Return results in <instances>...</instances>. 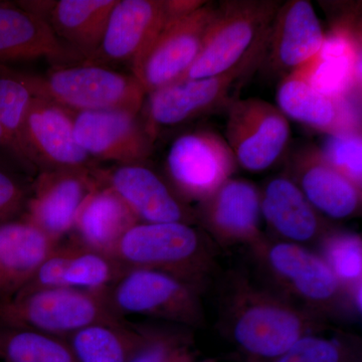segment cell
I'll list each match as a JSON object with an SVG mask.
<instances>
[{
  "label": "cell",
  "instance_id": "cell-17",
  "mask_svg": "<svg viewBox=\"0 0 362 362\" xmlns=\"http://www.w3.org/2000/svg\"><path fill=\"white\" fill-rule=\"evenodd\" d=\"M126 272L110 255L73 239L61 240L20 293L49 288L108 291Z\"/></svg>",
  "mask_w": 362,
  "mask_h": 362
},
{
  "label": "cell",
  "instance_id": "cell-33",
  "mask_svg": "<svg viewBox=\"0 0 362 362\" xmlns=\"http://www.w3.org/2000/svg\"><path fill=\"white\" fill-rule=\"evenodd\" d=\"M354 358L346 340L315 333L300 338L284 354L267 362H352Z\"/></svg>",
  "mask_w": 362,
  "mask_h": 362
},
{
  "label": "cell",
  "instance_id": "cell-8",
  "mask_svg": "<svg viewBox=\"0 0 362 362\" xmlns=\"http://www.w3.org/2000/svg\"><path fill=\"white\" fill-rule=\"evenodd\" d=\"M202 289L162 272L128 270L108 290L112 307L119 316L143 315L163 319L185 327L204 322Z\"/></svg>",
  "mask_w": 362,
  "mask_h": 362
},
{
  "label": "cell",
  "instance_id": "cell-25",
  "mask_svg": "<svg viewBox=\"0 0 362 362\" xmlns=\"http://www.w3.org/2000/svg\"><path fill=\"white\" fill-rule=\"evenodd\" d=\"M138 223L119 195L101 185L81 206L71 230V239L111 256L124 233Z\"/></svg>",
  "mask_w": 362,
  "mask_h": 362
},
{
  "label": "cell",
  "instance_id": "cell-27",
  "mask_svg": "<svg viewBox=\"0 0 362 362\" xmlns=\"http://www.w3.org/2000/svg\"><path fill=\"white\" fill-rule=\"evenodd\" d=\"M145 328L127 323L95 324L71 335V351L81 362H126L146 342Z\"/></svg>",
  "mask_w": 362,
  "mask_h": 362
},
{
  "label": "cell",
  "instance_id": "cell-35",
  "mask_svg": "<svg viewBox=\"0 0 362 362\" xmlns=\"http://www.w3.org/2000/svg\"><path fill=\"white\" fill-rule=\"evenodd\" d=\"M146 342L129 362H194L189 349L164 333L147 331Z\"/></svg>",
  "mask_w": 362,
  "mask_h": 362
},
{
  "label": "cell",
  "instance_id": "cell-11",
  "mask_svg": "<svg viewBox=\"0 0 362 362\" xmlns=\"http://www.w3.org/2000/svg\"><path fill=\"white\" fill-rule=\"evenodd\" d=\"M290 138L289 120L275 105L249 98L228 106L225 139L238 166L245 170L271 168L285 153Z\"/></svg>",
  "mask_w": 362,
  "mask_h": 362
},
{
  "label": "cell",
  "instance_id": "cell-12",
  "mask_svg": "<svg viewBox=\"0 0 362 362\" xmlns=\"http://www.w3.org/2000/svg\"><path fill=\"white\" fill-rule=\"evenodd\" d=\"M76 141L92 160L144 164L156 137L140 113L123 110L73 112Z\"/></svg>",
  "mask_w": 362,
  "mask_h": 362
},
{
  "label": "cell",
  "instance_id": "cell-29",
  "mask_svg": "<svg viewBox=\"0 0 362 362\" xmlns=\"http://www.w3.org/2000/svg\"><path fill=\"white\" fill-rule=\"evenodd\" d=\"M361 54L326 57L317 54L295 70L321 94L334 100L361 95Z\"/></svg>",
  "mask_w": 362,
  "mask_h": 362
},
{
  "label": "cell",
  "instance_id": "cell-3",
  "mask_svg": "<svg viewBox=\"0 0 362 362\" xmlns=\"http://www.w3.org/2000/svg\"><path fill=\"white\" fill-rule=\"evenodd\" d=\"M275 290L323 320L354 313L349 294L318 252L293 243L266 239L252 247Z\"/></svg>",
  "mask_w": 362,
  "mask_h": 362
},
{
  "label": "cell",
  "instance_id": "cell-31",
  "mask_svg": "<svg viewBox=\"0 0 362 362\" xmlns=\"http://www.w3.org/2000/svg\"><path fill=\"white\" fill-rule=\"evenodd\" d=\"M33 97L16 69L0 65V125L23 156V126Z\"/></svg>",
  "mask_w": 362,
  "mask_h": 362
},
{
  "label": "cell",
  "instance_id": "cell-4",
  "mask_svg": "<svg viewBox=\"0 0 362 362\" xmlns=\"http://www.w3.org/2000/svg\"><path fill=\"white\" fill-rule=\"evenodd\" d=\"M16 73L33 96L71 112L123 110L139 114L147 97L133 74L96 64L52 66L44 75Z\"/></svg>",
  "mask_w": 362,
  "mask_h": 362
},
{
  "label": "cell",
  "instance_id": "cell-32",
  "mask_svg": "<svg viewBox=\"0 0 362 362\" xmlns=\"http://www.w3.org/2000/svg\"><path fill=\"white\" fill-rule=\"evenodd\" d=\"M319 151L331 166L362 188L361 130L325 134Z\"/></svg>",
  "mask_w": 362,
  "mask_h": 362
},
{
  "label": "cell",
  "instance_id": "cell-36",
  "mask_svg": "<svg viewBox=\"0 0 362 362\" xmlns=\"http://www.w3.org/2000/svg\"><path fill=\"white\" fill-rule=\"evenodd\" d=\"M0 169L26 176L28 178L35 177L37 171L25 157L21 156L16 145L9 139L6 131L0 125Z\"/></svg>",
  "mask_w": 362,
  "mask_h": 362
},
{
  "label": "cell",
  "instance_id": "cell-18",
  "mask_svg": "<svg viewBox=\"0 0 362 362\" xmlns=\"http://www.w3.org/2000/svg\"><path fill=\"white\" fill-rule=\"evenodd\" d=\"M168 18L165 0H117L99 47L86 64L132 66Z\"/></svg>",
  "mask_w": 362,
  "mask_h": 362
},
{
  "label": "cell",
  "instance_id": "cell-26",
  "mask_svg": "<svg viewBox=\"0 0 362 362\" xmlns=\"http://www.w3.org/2000/svg\"><path fill=\"white\" fill-rule=\"evenodd\" d=\"M117 0L54 1L47 23L61 42L86 63L96 52Z\"/></svg>",
  "mask_w": 362,
  "mask_h": 362
},
{
  "label": "cell",
  "instance_id": "cell-28",
  "mask_svg": "<svg viewBox=\"0 0 362 362\" xmlns=\"http://www.w3.org/2000/svg\"><path fill=\"white\" fill-rule=\"evenodd\" d=\"M322 257L349 294L357 314L361 313L362 240L359 233L330 228L317 243Z\"/></svg>",
  "mask_w": 362,
  "mask_h": 362
},
{
  "label": "cell",
  "instance_id": "cell-15",
  "mask_svg": "<svg viewBox=\"0 0 362 362\" xmlns=\"http://www.w3.org/2000/svg\"><path fill=\"white\" fill-rule=\"evenodd\" d=\"M194 209L197 223L220 247L252 249L266 239L261 230V190L251 181L230 178Z\"/></svg>",
  "mask_w": 362,
  "mask_h": 362
},
{
  "label": "cell",
  "instance_id": "cell-7",
  "mask_svg": "<svg viewBox=\"0 0 362 362\" xmlns=\"http://www.w3.org/2000/svg\"><path fill=\"white\" fill-rule=\"evenodd\" d=\"M280 6L275 0L221 2L207 28L199 56L180 81L214 77L238 65L268 37Z\"/></svg>",
  "mask_w": 362,
  "mask_h": 362
},
{
  "label": "cell",
  "instance_id": "cell-24",
  "mask_svg": "<svg viewBox=\"0 0 362 362\" xmlns=\"http://www.w3.org/2000/svg\"><path fill=\"white\" fill-rule=\"evenodd\" d=\"M59 243L23 216L0 225V303L30 283Z\"/></svg>",
  "mask_w": 362,
  "mask_h": 362
},
{
  "label": "cell",
  "instance_id": "cell-23",
  "mask_svg": "<svg viewBox=\"0 0 362 362\" xmlns=\"http://www.w3.org/2000/svg\"><path fill=\"white\" fill-rule=\"evenodd\" d=\"M261 213L280 240L301 246L318 243L331 228L287 175L272 178L261 190Z\"/></svg>",
  "mask_w": 362,
  "mask_h": 362
},
{
  "label": "cell",
  "instance_id": "cell-19",
  "mask_svg": "<svg viewBox=\"0 0 362 362\" xmlns=\"http://www.w3.org/2000/svg\"><path fill=\"white\" fill-rule=\"evenodd\" d=\"M324 37L311 2L291 0L281 4L272 23L262 66L285 77L318 54Z\"/></svg>",
  "mask_w": 362,
  "mask_h": 362
},
{
  "label": "cell",
  "instance_id": "cell-2",
  "mask_svg": "<svg viewBox=\"0 0 362 362\" xmlns=\"http://www.w3.org/2000/svg\"><path fill=\"white\" fill-rule=\"evenodd\" d=\"M111 256L126 269L162 272L204 289L216 268L213 240L194 225L138 223L117 243Z\"/></svg>",
  "mask_w": 362,
  "mask_h": 362
},
{
  "label": "cell",
  "instance_id": "cell-34",
  "mask_svg": "<svg viewBox=\"0 0 362 362\" xmlns=\"http://www.w3.org/2000/svg\"><path fill=\"white\" fill-rule=\"evenodd\" d=\"M32 178L0 169V225L23 216Z\"/></svg>",
  "mask_w": 362,
  "mask_h": 362
},
{
  "label": "cell",
  "instance_id": "cell-13",
  "mask_svg": "<svg viewBox=\"0 0 362 362\" xmlns=\"http://www.w3.org/2000/svg\"><path fill=\"white\" fill-rule=\"evenodd\" d=\"M95 168L42 171L33 180L23 216L61 242L71 233L86 199L102 185Z\"/></svg>",
  "mask_w": 362,
  "mask_h": 362
},
{
  "label": "cell",
  "instance_id": "cell-14",
  "mask_svg": "<svg viewBox=\"0 0 362 362\" xmlns=\"http://www.w3.org/2000/svg\"><path fill=\"white\" fill-rule=\"evenodd\" d=\"M21 151L37 173L98 166L76 141L73 112L39 97L26 113Z\"/></svg>",
  "mask_w": 362,
  "mask_h": 362
},
{
  "label": "cell",
  "instance_id": "cell-16",
  "mask_svg": "<svg viewBox=\"0 0 362 362\" xmlns=\"http://www.w3.org/2000/svg\"><path fill=\"white\" fill-rule=\"evenodd\" d=\"M102 185L111 188L139 223H197L194 207L181 201L168 182L144 164L98 168Z\"/></svg>",
  "mask_w": 362,
  "mask_h": 362
},
{
  "label": "cell",
  "instance_id": "cell-9",
  "mask_svg": "<svg viewBox=\"0 0 362 362\" xmlns=\"http://www.w3.org/2000/svg\"><path fill=\"white\" fill-rule=\"evenodd\" d=\"M237 166L225 137L209 130L180 135L166 157L168 185L187 204L211 197L233 177Z\"/></svg>",
  "mask_w": 362,
  "mask_h": 362
},
{
  "label": "cell",
  "instance_id": "cell-20",
  "mask_svg": "<svg viewBox=\"0 0 362 362\" xmlns=\"http://www.w3.org/2000/svg\"><path fill=\"white\" fill-rule=\"evenodd\" d=\"M287 175L323 218L346 220L361 213L362 188L331 166L317 147L297 151Z\"/></svg>",
  "mask_w": 362,
  "mask_h": 362
},
{
  "label": "cell",
  "instance_id": "cell-21",
  "mask_svg": "<svg viewBox=\"0 0 362 362\" xmlns=\"http://www.w3.org/2000/svg\"><path fill=\"white\" fill-rule=\"evenodd\" d=\"M44 59L52 66L83 64L44 18L18 4L0 1V65Z\"/></svg>",
  "mask_w": 362,
  "mask_h": 362
},
{
  "label": "cell",
  "instance_id": "cell-10",
  "mask_svg": "<svg viewBox=\"0 0 362 362\" xmlns=\"http://www.w3.org/2000/svg\"><path fill=\"white\" fill-rule=\"evenodd\" d=\"M216 4L206 2L194 13L168 18L165 25L131 66L146 94L180 81L201 52Z\"/></svg>",
  "mask_w": 362,
  "mask_h": 362
},
{
  "label": "cell",
  "instance_id": "cell-22",
  "mask_svg": "<svg viewBox=\"0 0 362 362\" xmlns=\"http://www.w3.org/2000/svg\"><path fill=\"white\" fill-rule=\"evenodd\" d=\"M361 97L331 99L311 87L298 71L281 78L276 93L277 108L289 120L323 134L361 129Z\"/></svg>",
  "mask_w": 362,
  "mask_h": 362
},
{
  "label": "cell",
  "instance_id": "cell-30",
  "mask_svg": "<svg viewBox=\"0 0 362 362\" xmlns=\"http://www.w3.org/2000/svg\"><path fill=\"white\" fill-rule=\"evenodd\" d=\"M0 356L6 362H76L59 337L23 328L0 326Z\"/></svg>",
  "mask_w": 362,
  "mask_h": 362
},
{
  "label": "cell",
  "instance_id": "cell-1",
  "mask_svg": "<svg viewBox=\"0 0 362 362\" xmlns=\"http://www.w3.org/2000/svg\"><path fill=\"white\" fill-rule=\"evenodd\" d=\"M226 287L221 328L252 362L273 361L300 338L327 328V321L242 274L228 277Z\"/></svg>",
  "mask_w": 362,
  "mask_h": 362
},
{
  "label": "cell",
  "instance_id": "cell-6",
  "mask_svg": "<svg viewBox=\"0 0 362 362\" xmlns=\"http://www.w3.org/2000/svg\"><path fill=\"white\" fill-rule=\"evenodd\" d=\"M268 37L269 35L226 73L199 80L178 81L149 93L145 121L154 137L158 127L180 125L223 107L228 108L237 100L238 90L262 68Z\"/></svg>",
  "mask_w": 362,
  "mask_h": 362
},
{
  "label": "cell",
  "instance_id": "cell-5",
  "mask_svg": "<svg viewBox=\"0 0 362 362\" xmlns=\"http://www.w3.org/2000/svg\"><path fill=\"white\" fill-rule=\"evenodd\" d=\"M125 322L114 310L107 291L49 288L18 293L0 303V326L71 337L95 324Z\"/></svg>",
  "mask_w": 362,
  "mask_h": 362
}]
</instances>
